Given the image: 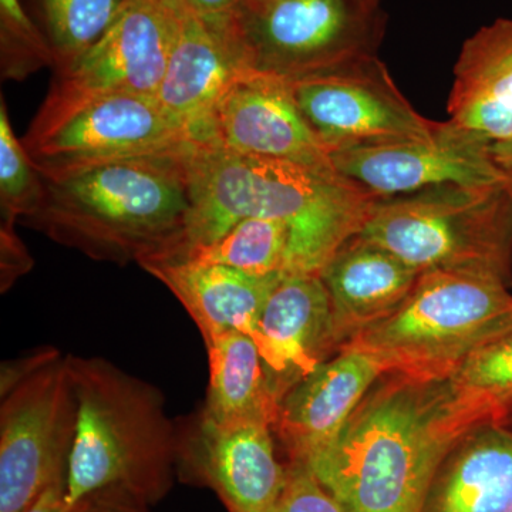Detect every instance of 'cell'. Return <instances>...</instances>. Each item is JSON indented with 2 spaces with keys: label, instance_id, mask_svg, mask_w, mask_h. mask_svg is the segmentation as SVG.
<instances>
[{
  "label": "cell",
  "instance_id": "obj_1",
  "mask_svg": "<svg viewBox=\"0 0 512 512\" xmlns=\"http://www.w3.org/2000/svg\"><path fill=\"white\" fill-rule=\"evenodd\" d=\"M190 198L183 235L157 259L211 244L245 218H271L291 229L285 275H320L380 200L342 175L208 146L191 151Z\"/></svg>",
  "mask_w": 512,
  "mask_h": 512
},
{
  "label": "cell",
  "instance_id": "obj_2",
  "mask_svg": "<svg viewBox=\"0 0 512 512\" xmlns=\"http://www.w3.org/2000/svg\"><path fill=\"white\" fill-rule=\"evenodd\" d=\"M476 426L447 380L384 373L308 467L348 512H420L441 461Z\"/></svg>",
  "mask_w": 512,
  "mask_h": 512
},
{
  "label": "cell",
  "instance_id": "obj_3",
  "mask_svg": "<svg viewBox=\"0 0 512 512\" xmlns=\"http://www.w3.org/2000/svg\"><path fill=\"white\" fill-rule=\"evenodd\" d=\"M195 147L43 178L42 205L25 224L94 261L140 265L161 258L187 224Z\"/></svg>",
  "mask_w": 512,
  "mask_h": 512
},
{
  "label": "cell",
  "instance_id": "obj_4",
  "mask_svg": "<svg viewBox=\"0 0 512 512\" xmlns=\"http://www.w3.org/2000/svg\"><path fill=\"white\" fill-rule=\"evenodd\" d=\"M76 397L67 507L113 494L154 505L177 477L180 431L163 393L103 357L66 355Z\"/></svg>",
  "mask_w": 512,
  "mask_h": 512
},
{
  "label": "cell",
  "instance_id": "obj_5",
  "mask_svg": "<svg viewBox=\"0 0 512 512\" xmlns=\"http://www.w3.org/2000/svg\"><path fill=\"white\" fill-rule=\"evenodd\" d=\"M508 288L484 276L423 272L393 315L342 349L366 353L384 373L443 382L478 349L512 332Z\"/></svg>",
  "mask_w": 512,
  "mask_h": 512
},
{
  "label": "cell",
  "instance_id": "obj_6",
  "mask_svg": "<svg viewBox=\"0 0 512 512\" xmlns=\"http://www.w3.org/2000/svg\"><path fill=\"white\" fill-rule=\"evenodd\" d=\"M359 237L414 271L512 282V194L504 184H446L380 198Z\"/></svg>",
  "mask_w": 512,
  "mask_h": 512
},
{
  "label": "cell",
  "instance_id": "obj_7",
  "mask_svg": "<svg viewBox=\"0 0 512 512\" xmlns=\"http://www.w3.org/2000/svg\"><path fill=\"white\" fill-rule=\"evenodd\" d=\"M382 0H239L220 23L245 70L292 82L376 55L382 42Z\"/></svg>",
  "mask_w": 512,
  "mask_h": 512
},
{
  "label": "cell",
  "instance_id": "obj_8",
  "mask_svg": "<svg viewBox=\"0 0 512 512\" xmlns=\"http://www.w3.org/2000/svg\"><path fill=\"white\" fill-rule=\"evenodd\" d=\"M22 143L43 178L197 146L190 131L171 119L156 97L141 94L45 99Z\"/></svg>",
  "mask_w": 512,
  "mask_h": 512
},
{
  "label": "cell",
  "instance_id": "obj_9",
  "mask_svg": "<svg viewBox=\"0 0 512 512\" xmlns=\"http://www.w3.org/2000/svg\"><path fill=\"white\" fill-rule=\"evenodd\" d=\"M0 397V512H19L67 477L77 407L66 355Z\"/></svg>",
  "mask_w": 512,
  "mask_h": 512
},
{
  "label": "cell",
  "instance_id": "obj_10",
  "mask_svg": "<svg viewBox=\"0 0 512 512\" xmlns=\"http://www.w3.org/2000/svg\"><path fill=\"white\" fill-rule=\"evenodd\" d=\"M289 84L302 116L330 154L362 144L429 137L439 127L413 109L376 55Z\"/></svg>",
  "mask_w": 512,
  "mask_h": 512
},
{
  "label": "cell",
  "instance_id": "obj_11",
  "mask_svg": "<svg viewBox=\"0 0 512 512\" xmlns=\"http://www.w3.org/2000/svg\"><path fill=\"white\" fill-rule=\"evenodd\" d=\"M490 146V141L448 120L429 137L343 148L332 153V161L346 180L390 198L437 185H505Z\"/></svg>",
  "mask_w": 512,
  "mask_h": 512
},
{
  "label": "cell",
  "instance_id": "obj_12",
  "mask_svg": "<svg viewBox=\"0 0 512 512\" xmlns=\"http://www.w3.org/2000/svg\"><path fill=\"white\" fill-rule=\"evenodd\" d=\"M177 476L211 488L228 512H275L286 480L266 421L218 423L198 414L180 433Z\"/></svg>",
  "mask_w": 512,
  "mask_h": 512
},
{
  "label": "cell",
  "instance_id": "obj_13",
  "mask_svg": "<svg viewBox=\"0 0 512 512\" xmlns=\"http://www.w3.org/2000/svg\"><path fill=\"white\" fill-rule=\"evenodd\" d=\"M174 37L171 0H133L96 45L55 70L46 99L66 101L103 94L156 97Z\"/></svg>",
  "mask_w": 512,
  "mask_h": 512
},
{
  "label": "cell",
  "instance_id": "obj_14",
  "mask_svg": "<svg viewBox=\"0 0 512 512\" xmlns=\"http://www.w3.org/2000/svg\"><path fill=\"white\" fill-rule=\"evenodd\" d=\"M200 146L340 175L328 147L302 116L291 84L272 74L242 73L212 111Z\"/></svg>",
  "mask_w": 512,
  "mask_h": 512
},
{
  "label": "cell",
  "instance_id": "obj_15",
  "mask_svg": "<svg viewBox=\"0 0 512 512\" xmlns=\"http://www.w3.org/2000/svg\"><path fill=\"white\" fill-rule=\"evenodd\" d=\"M382 375L383 367L373 357L342 349L293 386L279 403L272 426L286 461L308 466L323 453Z\"/></svg>",
  "mask_w": 512,
  "mask_h": 512
},
{
  "label": "cell",
  "instance_id": "obj_16",
  "mask_svg": "<svg viewBox=\"0 0 512 512\" xmlns=\"http://www.w3.org/2000/svg\"><path fill=\"white\" fill-rule=\"evenodd\" d=\"M276 399L339 352L320 275H284L269 295L255 340Z\"/></svg>",
  "mask_w": 512,
  "mask_h": 512
},
{
  "label": "cell",
  "instance_id": "obj_17",
  "mask_svg": "<svg viewBox=\"0 0 512 512\" xmlns=\"http://www.w3.org/2000/svg\"><path fill=\"white\" fill-rule=\"evenodd\" d=\"M174 37L167 72L156 99L165 113L202 143L212 111L245 70L227 40L183 0H171Z\"/></svg>",
  "mask_w": 512,
  "mask_h": 512
},
{
  "label": "cell",
  "instance_id": "obj_18",
  "mask_svg": "<svg viewBox=\"0 0 512 512\" xmlns=\"http://www.w3.org/2000/svg\"><path fill=\"white\" fill-rule=\"evenodd\" d=\"M419 276L375 242L359 235L349 239L320 272L329 293L338 350L393 315L412 293Z\"/></svg>",
  "mask_w": 512,
  "mask_h": 512
},
{
  "label": "cell",
  "instance_id": "obj_19",
  "mask_svg": "<svg viewBox=\"0 0 512 512\" xmlns=\"http://www.w3.org/2000/svg\"><path fill=\"white\" fill-rule=\"evenodd\" d=\"M140 266L170 289L204 340L237 330L255 342L265 303L284 276L261 278L228 266L174 259H153Z\"/></svg>",
  "mask_w": 512,
  "mask_h": 512
},
{
  "label": "cell",
  "instance_id": "obj_20",
  "mask_svg": "<svg viewBox=\"0 0 512 512\" xmlns=\"http://www.w3.org/2000/svg\"><path fill=\"white\" fill-rule=\"evenodd\" d=\"M420 512H512V429L487 421L441 461Z\"/></svg>",
  "mask_w": 512,
  "mask_h": 512
},
{
  "label": "cell",
  "instance_id": "obj_21",
  "mask_svg": "<svg viewBox=\"0 0 512 512\" xmlns=\"http://www.w3.org/2000/svg\"><path fill=\"white\" fill-rule=\"evenodd\" d=\"M447 109L453 123L490 143L512 136V18L464 42Z\"/></svg>",
  "mask_w": 512,
  "mask_h": 512
},
{
  "label": "cell",
  "instance_id": "obj_22",
  "mask_svg": "<svg viewBox=\"0 0 512 512\" xmlns=\"http://www.w3.org/2000/svg\"><path fill=\"white\" fill-rule=\"evenodd\" d=\"M210 384L202 416L218 423L258 420L274 426L279 400L254 340L237 330L204 340Z\"/></svg>",
  "mask_w": 512,
  "mask_h": 512
},
{
  "label": "cell",
  "instance_id": "obj_23",
  "mask_svg": "<svg viewBox=\"0 0 512 512\" xmlns=\"http://www.w3.org/2000/svg\"><path fill=\"white\" fill-rule=\"evenodd\" d=\"M291 229L271 218H245L207 245L170 256L174 261L222 265L252 276L285 275ZM153 261V259H151Z\"/></svg>",
  "mask_w": 512,
  "mask_h": 512
},
{
  "label": "cell",
  "instance_id": "obj_24",
  "mask_svg": "<svg viewBox=\"0 0 512 512\" xmlns=\"http://www.w3.org/2000/svg\"><path fill=\"white\" fill-rule=\"evenodd\" d=\"M447 383L474 424L503 421L512 407V332L474 352Z\"/></svg>",
  "mask_w": 512,
  "mask_h": 512
},
{
  "label": "cell",
  "instance_id": "obj_25",
  "mask_svg": "<svg viewBox=\"0 0 512 512\" xmlns=\"http://www.w3.org/2000/svg\"><path fill=\"white\" fill-rule=\"evenodd\" d=\"M133 0H39L45 36L60 70L104 36Z\"/></svg>",
  "mask_w": 512,
  "mask_h": 512
},
{
  "label": "cell",
  "instance_id": "obj_26",
  "mask_svg": "<svg viewBox=\"0 0 512 512\" xmlns=\"http://www.w3.org/2000/svg\"><path fill=\"white\" fill-rule=\"evenodd\" d=\"M45 180L10 126L6 101H0V204L2 222L16 224L36 214L45 197Z\"/></svg>",
  "mask_w": 512,
  "mask_h": 512
},
{
  "label": "cell",
  "instance_id": "obj_27",
  "mask_svg": "<svg viewBox=\"0 0 512 512\" xmlns=\"http://www.w3.org/2000/svg\"><path fill=\"white\" fill-rule=\"evenodd\" d=\"M3 79L22 80L42 67H53L45 33L26 15L20 0H0Z\"/></svg>",
  "mask_w": 512,
  "mask_h": 512
},
{
  "label": "cell",
  "instance_id": "obj_28",
  "mask_svg": "<svg viewBox=\"0 0 512 512\" xmlns=\"http://www.w3.org/2000/svg\"><path fill=\"white\" fill-rule=\"evenodd\" d=\"M275 512H348L323 488L311 468L286 461L284 491Z\"/></svg>",
  "mask_w": 512,
  "mask_h": 512
},
{
  "label": "cell",
  "instance_id": "obj_29",
  "mask_svg": "<svg viewBox=\"0 0 512 512\" xmlns=\"http://www.w3.org/2000/svg\"><path fill=\"white\" fill-rule=\"evenodd\" d=\"M0 248H2V291H8L9 286L25 274L32 266V258L19 241L15 224H3L0 228Z\"/></svg>",
  "mask_w": 512,
  "mask_h": 512
},
{
  "label": "cell",
  "instance_id": "obj_30",
  "mask_svg": "<svg viewBox=\"0 0 512 512\" xmlns=\"http://www.w3.org/2000/svg\"><path fill=\"white\" fill-rule=\"evenodd\" d=\"M59 355V350L45 348L32 355L20 357L15 362L3 363L2 373H0V394L9 392L16 384Z\"/></svg>",
  "mask_w": 512,
  "mask_h": 512
},
{
  "label": "cell",
  "instance_id": "obj_31",
  "mask_svg": "<svg viewBox=\"0 0 512 512\" xmlns=\"http://www.w3.org/2000/svg\"><path fill=\"white\" fill-rule=\"evenodd\" d=\"M69 512H148V507L124 495L103 494L80 501Z\"/></svg>",
  "mask_w": 512,
  "mask_h": 512
},
{
  "label": "cell",
  "instance_id": "obj_32",
  "mask_svg": "<svg viewBox=\"0 0 512 512\" xmlns=\"http://www.w3.org/2000/svg\"><path fill=\"white\" fill-rule=\"evenodd\" d=\"M19 512H69L66 501V477L49 485L32 504Z\"/></svg>",
  "mask_w": 512,
  "mask_h": 512
},
{
  "label": "cell",
  "instance_id": "obj_33",
  "mask_svg": "<svg viewBox=\"0 0 512 512\" xmlns=\"http://www.w3.org/2000/svg\"><path fill=\"white\" fill-rule=\"evenodd\" d=\"M183 2L207 22L220 23L234 10L239 0H183Z\"/></svg>",
  "mask_w": 512,
  "mask_h": 512
},
{
  "label": "cell",
  "instance_id": "obj_34",
  "mask_svg": "<svg viewBox=\"0 0 512 512\" xmlns=\"http://www.w3.org/2000/svg\"><path fill=\"white\" fill-rule=\"evenodd\" d=\"M490 153L495 167L503 175L505 187L512 194V136L497 143H491Z\"/></svg>",
  "mask_w": 512,
  "mask_h": 512
},
{
  "label": "cell",
  "instance_id": "obj_35",
  "mask_svg": "<svg viewBox=\"0 0 512 512\" xmlns=\"http://www.w3.org/2000/svg\"><path fill=\"white\" fill-rule=\"evenodd\" d=\"M501 423L507 424V426H510L512 429V407L510 412L507 413V416L504 417V420L501 421Z\"/></svg>",
  "mask_w": 512,
  "mask_h": 512
}]
</instances>
